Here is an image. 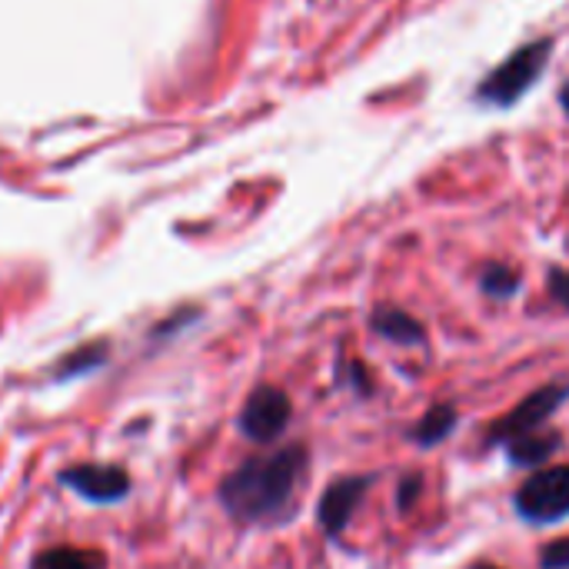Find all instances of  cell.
<instances>
[{
	"mask_svg": "<svg viewBox=\"0 0 569 569\" xmlns=\"http://www.w3.org/2000/svg\"><path fill=\"white\" fill-rule=\"evenodd\" d=\"M310 453L307 447L293 443L267 457H253L220 483L223 510L247 527H273L290 517L300 483L307 480Z\"/></svg>",
	"mask_w": 569,
	"mask_h": 569,
	"instance_id": "obj_1",
	"label": "cell"
},
{
	"mask_svg": "<svg viewBox=\"0 0 569 569\" xmlns=\"http://www.w3.org/2000/svg\"><path fill=\"white\" fill-rule=\"evenodd\" d=\"M513 510L530 527H553L569 517V463L537 470L513 497Z\"/></svg>",
	"mask_w": 569,
	"mask_h": 569,
	"instance_id": "obj_2",
	"label": "cell"
},
{
	"mask_svg": "<svg viewBox=\"0 0 569 569\" xmlns=\"http://www.w3.org/2000/svg\"><path fill=\"white\" fill-rule=\"evenodd\" d=\"M550 50H553V40H537V43L520 47L513 57H507L480 83V100L497 103V107H510L513 100H520L537 83V77L543 73V67L550 60Z\"/></svg>",
	"mask_w": 569,
	"mask_h": 569,
	"instance_id": "obj_3",
	"label": "cell"
},
{
	"mask_svg": "<svg viewBox=\"0 0 569 569\" xmlns=\"http://www.w3.org/2000/svg\"><path fill=\"white\" fill-rule=\"evenodd\" d=\"M569 400V380H557V383H547L540 390H533L530 397H523L507 417H500L497 423H490L487 430V447H507L510 440L517 437H527V433H537L543 430V423H550L557 417V410Z\"/></svg>",
	"mask_w": 569,
	"mask_h": 569,
	"instance_id": "obj_4",
	"label": "cell"
},
{
	"mask_svg": "<svg viewBox=\"0 0 569 569\" xmlns=\"http://www.w3.org/2000/svg\"><path fill=\"white\" fill-rule=\"evenodd\" d=\"M290 420H293L290 397L280 387H273V383H260L247 397V403H243V410L237 417V427L253 443H273L277 437H283Z\"/></svg>",
	"mask_w": 569,
	"mask_h": 569,
	"instance_id": "obj_5",
	"label": "cell"
},
{
	"mask_svg": "<svg viewBox=\"0 0 569 569\" xmlns=\"http://www.w3.org/2000/svg\"><path fill=\"white\" fill-rule=\"evenodd\" d=\"M370 487H373V477H370V473H353V477L333 480V483L323 490V497H320V503H317V523H320V530H323L330 540H337V537L353 523L357 507L363 503V497H367Z\"/></svg>",
	"mask_w": 569,
	"mask_h": 569,
	"instance_id": "obj_6",
	"label": "cell"
},
{
	"mask_svg": "<svg viewBox=\"0 0 569 569\" xmlns=\"http://www.w3.org/2000/svg\"><path fill=\"white\" fill-rule=\"evenodd\" d=\"M60 480L83 500L90 503H117L130 493V477L123 467L110 463H83L73 470H63Z\"/></svg>",
	"mask_w": 569,
	"mask_h": 569,
	"instance_id": "obj_7",
	"label": "cell"
},
{
	"mask_svg": "<svg viewBox=\"0 0 569 569\" xmlns=\"http://www.w3.org/2000/svg\"><path fill=\"white\" fill-rule=\"evenodd\" d=\"M370 330L390 343H400V347H423L427 343L423 323L400 307H377L370 313Z\"/></svg>",
	"mask_w": 569,
	"mask_h": 569,
	"instance_id": "obj_8",
	"label": "cell"
},
{
	"mask_svg": "<svg viewBox=\"0 0 569 569\" xmlns=\"http://www.w3.org/2000/svg\"><path fill=\"white\" fill-rule=\"evenodd\" d=\"M563 447V437L557 433V430H537V433H527V437H517V440H510L503 450H507V460H510V467H517V470H543V463L557 453Z\"/></svg>",
	"mask_w": 569,
	"mask_h": 569,
	"instance_id": "obj_9",
	"label": "cell"
},
{
	"mask_svg": "<svg viewBox=\"0 0 569 569\" xmlns=\"http://www.w3.org/2000/svg\"><path fill=\"white\" fill-rule=\"evenodd\" d=\"M457 427H460L457 407L437 403V407H430V410L420 417V423L407 433V440H410L413 447H420V450H433V447H440L443 440H450Z\"/></svg>",
	"mask_w": 569,
	"mask_h": 569,
	"instance_id": "obj_10",
	"label": "cell"
},
{
	"mask_svg": "<svg viewBox=\"0 0 569 569\" xmlns=\"http://www.w3.org/2000/svg\"><path fill=\"white\" fill-rule=\"evenodd\" d=\"M30 569H107V557L100 550L83 547H53L33 557Z\"/></svg>",
	"mask_w": 569,
	"mask_h": 569,
	"instance_id": "obj_11",
	"label": "cell"
},
{
	"mask_svg": "<svg viewBox=\"0 0 569 569\" xmlns=\"http://www.w3.org/2000/svg\"><path fill=\"white\" fill-rule=\"evenodd\" d=\"M520 273L513 270V267H507V263H490L483 273H480V290L487 293V297H493V300H510V297H517V290H520Z\"/></svg>",
	"mask_w": 569,
	"mask_h": 569,
	"instance_id": "obj_12",
	"label": "cell"
},
{
	"mask_svg": "<svg viewBox=\"0 0 569 569\" xmlns=\"http://www.w3.org/2000/svg\"><path fill=\"white\" fill-rule=\"evenodd\" d=\"M107 343H90V347H83V350H73V353H67V360L57 367V377H70V373H83V370H93V367H100L107 357Z\"/></svg>",
	"mask_w": 569,
	"mask_h": 569,
	"instance_id": "obj_13",
	"label": "cell"
},
{
	"mask_svg": "<svg viewBox=\"0 0 569 569\" xmlns=\"http://www.w3.org/2000/svg\"><path fill=\"white\" fill-rule=\"evenodd\" d=\"M540 569H569V537H560L553 543H547L537 557Z\"/></svg>",
	"mask_w": 569,
	"mask_h": 569,
	"instance_id": "obj_14",
	"label": "cell"
},
{
	"mask_svg": "<svg viewBox=\"0 0 569 569\" xmlns=\"http://www.w3.org/2000/svg\"><path fill=\"white\" fill-rule=\"evenodd\" d=\"M550 297L563 307V310H569V270H560V267H553L550 270Z\"/></svg>",
	"mask_w": 569,
	"mask_h": 569,
	"instance_id": "obj_15",
	"label": "cell"
},
{
	"mask_svg": "<svg viewBox=\"0 0 569 569\" xmlns=\"http://www.w3.org/2000/svg\"><path fill=\"white\" fill-rule=\"evenodd\" d=\"M420 487H423V477L420 473H413V477H403V483H400V510L407 513L413 503H417V497H420Z\"/></svg>",
	"mask_w": 569,
	"mask_h": 569,
	"instance_id": "obj_16",
	"label": "cell"
},
{
	"mask_svg": "<svg viewBox=\"0 0 569 569\" xmlns=\"http://www.w3.org/2000/svg\"><path fill=\"white\" fill-rule=\"evenodd\" d=\"M560 100H563V107H567V113H569V87H563V93H560Z\"/></svg>",
	"mask_w": 569,
	"mask_h": 569,
	"instance_id": "obj_17",
	"label": "cell"
},
{
	"mask_svg": "<svg viewBox=\"0 0 569 569\" xmlns=\"http://www.w3.org/2000/svg\"><path fill=\"white\" fill-rule=\"evenodd\" d=\"M473 569H500V567H487V563H477V567Z\"/></svg>",
	"mask_w": 569,
	"mask_h": 569,
	"instance_id": "obj_18",
	"label": "cell"
}]
</instances>
